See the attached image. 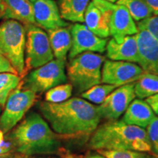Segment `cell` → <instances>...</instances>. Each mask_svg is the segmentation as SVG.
Returning a JSON list of instances; mask_svg holds the SVG:
<instances>
[{"instance_id": "e575fe53", "label": "cell", "mask_w": 158, "mask_h": 158, "mask_svg": "<svg viewBox=\"0 0 158 158\" xmlns=\"http://www.w3.org/2000/svg\"><path fill=\"white\" fill-rule=\"evenodd\" d=\"M4 140V135H3V132L0 130V144L3 142Z\"/></svg>"}, {"instance_id": "f1b7e54d", "label": "cell", "mask_w": 158, "mask_h": 158, "mask_svg": "<svg viewBox=\"0 0 158 158\" xmlns=\"http://www.w3.org/2000/svg\"><path fill=\"white\" fill-rule=\"evenodd\" d=\"M146 102L149 105L155 114H157L158 116V94L147 98Z\"/></svg>"}, {"instance_id": "603a6c76", "label": "cell", "mask_w": 158, "mask_h": 158, "mask_svg": "<svg viewBox=\"0 0 158 158\" xmlns=\"http://www.w3.org/2000/svg\"><path fill=\"white\" fill-rule=\"evenodd\" d=\"M116 88L115 86L110 84H98L83 92L81 96L89 102L100 105Z\"/></svg>"}, {"instance_id": "f546056e", "label": "cell", "mask_w": 158, "mask_h": 158, "mask_svg": "<svg viewBox=\"0 0 158 158\" xmlns=\"http://www.w3.org/2000/svg\"><path fill=\"white\" fill-rule=\"evenodd\" d=\"M152 10L153 14L158 15V0H143Z\"/></svg>"}, {"instance_id": "83f0119b", "label": "cell", "mask_w": 158, "mask_h": 158, "mask_svg": "<svg viewBox=\"0 0 158 158\" xmlns=\"http://www.w3.org/2000/svg\"><path fill=\"white\" fill-rule=\"evenodd\" d=\"M12 73L18 74L9 61L0 53V73Z\"/></svg>"}, {"instance_id": "74e56055", "label": "cell", "mask_w": 158, "mask_h": 158, "mask_svg": "<svg viewBox=\"0 0 158 158\" xmlns=\"http://www.w3.org/2000/svg\"><path fill=\"white\" fill-rule=\"evenodd\" d=\"M0 113H1V108H0Z\"/></svg>"}, {"instance_id": "2e32d148", "label": "cell", "mask_w": 158, "mask_h": 158, "mask_svg": "<svg viewBox=\"0 0 158 158\" xmlns=\"http://www.w3.org/2000/svg\"><path fill=\"white\" fill-rule=\"evenodd\" d=\"M124 114L122 121L130 125L137 126L143 129L147 128L156 116L149 105L146 100L141 99L133 100Z\"/></svg>"}, {"instance_id": "9c48e42d", "label": "cell", "mask_w": 158, "mask_h": 158, "mask_svg": "<svg viewBox=\"0 0 158 158\" xmlns=\"http://www.w3.org/2000/svg\"><path fill=\"white\" fill-rule=\"evenodd\" d=\"M135 82L130 83L115 89L98 106L101 118L108 121L117 120L126 111L129 105L135 98Z\"/></svg>"}, {"instance_id": "cb8c5ba5", "label": "cell", "mask_w": 158, "mask_h": 158, "mask_svg": "<svg viewBox=\"0 0 158 158\" xmlns=\"http://www.w3.org/2000/svg\"><path fill=\"white\" fill-rule=\"evenodd\" d=\"M73 86L70 84H63L47 91L45 96L46 102L59 103L68 100L72 95Z\"/></svg>"}, {"instance_id": "8d00e7d4", "label": "cell", "mask_w": 158, "mask_h": 158, "mask_svg": "<svg viewBox=\"0 0 158 158\" xmlns=\"http://www.w3.org/2000/svg\"><path fill=\"white\" fill-rule=\"evenodd\" d=\"M29 1H30L31 3H33V2H35L36 1V0H29Z\"/></svg>"}, {"instance_id": "836d02e7", "label": "cell", "mask_w": 158, "mask_h": 158, "mask_svg": "<svg viewBox=\"0 0 158 158\" xmlns=\"http://www.w3.org/2000/svg\"><path fill=\"white\" fill-rule=\"evenodd\" d=\"M24 158H27V157H24ZM62 158H82V157L81 156L76 155H65L64 157H63Z\"/></svg>"}, {"instance_id": "484cf974", "label": "cell", "mask_w": 158, "mask_h": 158, "mask_svg": "<svg viewBox=\"0 0 158 158\" xmlns=\"http://www.w3.org/2000/svg\"><path fill=\"white\" fill-rule=\"evenodd\" d=\"M147 133L152 146V152L158 155V116H155L147 127Z\"/></svg>"}, {"instance_id": "4dcf8cb0", "label": "cell", "mask_w": 158, "mask_h": 158, "mask_svg": "<svg viewBox=\"0 0 158 158\" xmlns=\"http://www.w3.org/2000/svg\"><path fill=\"white\" fill-rule=\"evenodd\" d=\"M10 149V146L9 143H5L2 142L0 144V155L7 153Z\"/></svg>"}, {"instance_id": "7c38bea8", "label": "cell", "mask_w": 158, "mask_h": 158, "mask_svg": "<svg viewBox=\"0 0 158 158\" xmlns=\"http://www.w3.org/2000/svg\"><path fill=\"white\" fill-rule=\"evenodd\" d=\"M72 35V45L69 51L70 59L84 52H99L106 51L108 41L106 38L97 36L82 23H75L70 26Z\"/></svg>"}, {"instance_id": "4fadbf2b", "label": "cell", "mask_w": 158, "mask_h": 158, "mask_svg": "<svg viewBox=\"0 0 158 158\" xmlns=\"http://www.w3.org/2000/svg\"><path fill=\"white\" fill-rule=\"evenodd\" d=\"M35 23L46 30L68 27L61 17L59 10L54 0H36L32 3Z\"/></svg>"}, {"instance_id": "3957f363", "label": "cell", "mask_w": 158, "mask_h": 158, "mask_svg": "<svg viewBox=\"0 0 158 158\" xmlns=\"http://www.w3.org/2000/svg\"><path fill=\"white\" fill-rule=\"evenodd\" d=\"M93 150H133L152 152V146L143 128L122 120L108 121L98 126L89 141Z\"/></svg>"}, {"instance_id": "44dd1931", "label": "cell", "mask_w": 158, "mask_h": 158, "mask_svg": "<svg viewBox=\"0 0 158 158\" xmlns=\"http://www.w3.org/2000/svg\"><path fill=\"white\" fill-rule=\"evenodd\" d=\"M116 4L125 7L133 19L138 22L153 15L152 10L143 0H118Z\"/></svg>"}, {"instance_id": "5b68a950", "label": "cell", "mask_w": 158, "mask_h": 158, "mask_svg": "<svg viewBox=\"0 0 158 158\" xmlns=\"http://www.w3.org/2000/svg\"><path fill=\"white\" fill-rule=\"evenodd\" d=\"M26 28L15 20H6L0 24V53L10 63L19 76L25 72Z\"/></svg>"}, {"instance_id": "ac0fdd59", "label": "cell", "mask_w": 158, "mask_h": 158, "mask_svg": "<svg viewBox=\"0 0 158 158\" xmlns=\"http://www.w3.org/2000/svg\"><path fill=\"white\" fill-rule=\"evenodd\" d=\"M47 31L54 56L56 59L66 61L67 54L72 45L70 27H60Z\"/></svg>"}, {"instance_id": "ba28073f", "label": "cell", "mask_w": 158, "mask_h": 158, "mask_svg": "<svg viewBox=\"0 0 158 158\" xmlns=\"http://www.w3.org/2000/svg\"><path fill=\"white\" fill-rule=\"evenodd\" d=\"M36 94L28 89H15L10 94L0 117V130L6 133L11 130L33 106Z\"/></svg>"}, {"instance_id": "277c9868", "label": "cell", "mask_w": 158, "mask_h": 158, "mask_svg": "<svg viewBox=\"0 0 158 158\" xmlns=\"http://www.w3.org/2000/svg\"><path fill=\"white\" fill-rule=\"evenodd\" d=\"M104 56L94 52H84L70 59L68 78L76 93L82 94L102 83Z\"/></svg>"}, {"instance_id": "d6a6232c", "label": "cell", "mask_w": 158, "mask_h": 158, "mask_svg": "<svg viewBox=\"0 0 158 158\" xmlns=\"http://www.w3.org/2000/svg\"><path fill=\"white\" fill-rule=\"evenodd\" d=\"M5 14V4L4 0H0V19L3 18Z\"/></svg>"}, {"instance_id": "d590c367", "label": "cell", "mask_w": 158, "mask_h": 158, "mask_svg": "<svg viewBox=\"0 0 158 158\" xmlns=\"http://www.w3.org/2000/svg\"><path fill=\"white\" fill-rule=\"evenodd\" d=\"M104 1L109 2H111V3H115V2H116L118 1V0H104Z\"/></svg>"}, {"instance_id": "9a60e30c", "label": "cell", "mask_w": 158, "mask_h": 158, "mask_svg": "<svg viewBox=\"0 0 158 158\" xmlns=\"http://www.w3.org/2000/svg\"><path fill=\"white\" fill-rule=\"evenodd\" d=\"M110 35L119 42L124 37L134 35L138 29L135 21L125 7L114 4L109 22Z\"/></svg>"}, {"instance_id": "30bf717a", "label": "cell", "mask_w": 158, "mask_h": 158, "mask_svg": "<svg viewBox=\"0 0 158 158\" xmlns=\"http://www.w3.org/2000/svg\"><path fill=\"white\" fill-rule=\"evenodd\" d=\"M143 73L135 63L124 61H104L102 69V83L116 87L135 82Z\"/></svg>"}, {"instance_id": "4316f807", "label": "cell", "mask_w": 158, "mask_h": 158, "mask_svg": "<svg viewBox=\"0 0 158 158\" xmlns=\"http://www.w3.org/2000/svg\"><path fill=\"white\" fill-rule=\"evenodd\" d=\"M138 29L147 30L154 38L158 41V15L151 16L139 21L137 24Z\"/></svg>"}, {"instance_id": "7a4b0ae2", "label": "cell", "mask_w": 158, "mask_h": 158, "mask_svg": "<svg viewBox=\"0 0 158 158\" xmlns=\"http://www.w3.org/2000/svg\"><path fill=\"white\" fill-rule=\"evenodd\" d=\"M19 153L26 157L48 155L61 151V142L47 122L39 114L30 113L10 134Z\"/></svg>"}, {"instance_id": "d4e9b609", "label": "cell", "mask_w": 158, "mask_h": 158, "mask_svg": "<svg viewBox=\"0 0 158 158\" xmlns=\"http://www.w3.org/2000/svg\"><path fill=\"white\" fill-rule=\"evenodd\" d=\"M97 152L106 158H155L150 154L133 150H97Z\"/></svg>"}, {"instance_id": "e0dca14e", "label": "cell", "mask_w": 158, "mask_h": 158, "mask_svg": "<svg viewBox=\"0 0 158 158\" xmlns=\"http://www.w3.org/2000/svg\"><path fill=\"white\" fill-rule=\"evenodd\" d=\"M5 14L3 18L24 23L36 24L32 3L29 0H4Z\"/></svg>"}, {"instance_id": "52a82bcc", "label": "cell", "mask_w": 158, "mask_h": 158, "mask_svg": "<svg viewBox=\"0 0 158 158\" xmlns=\"http://www.w3.org/2000/svg\"><path fill=\"white\" fill-rule=\"evenodd\" d=\"M25 28L26 72L47 64L54 56L45 31L35 24H25Z\"/></svg>"}, {"instance_id": "d6986e66", "label": "cell", "mask_w": 158, "mask_h": 158, "mask_svg": "<svg viewBox=\"0 0 158 158\" xmlns=\"http://www.w3.org/2000/svg\"><path fill=\"white\" fill-rule=\"evenodd\" d=\"M90 0H59V10L62 19L84 23V15Z\"/></svg>"}, {"instance_id": "1f68e13d", "label": "cell", "mask_w": 158, "mask_h": 158, "mask_svg": "<svg viewBox=\"0 0 158 158\" xmlns=\"http://www.w3.org/2000/svg\"><path fill=\"white\" fill-rule=\"evenodd\" d=\"M85 158H106V157H105L104 156L100 155V154H99L98 152H95V153L88 154V155L85 157Z\"/></svg>"}, {"instance_id": "8fae6325", "label": "cell", "mask_w": 158, "mask_h": 158, "mask_svg": "<svg viewBox=\"0 0 158 158\" xmlns=\"http://www.w3.org/2000/svg\"><path fill=\"white\" fill-rule=\"evenodd\" d=\"M114 3L104 0H92L84 15L86 27L97 36L107 38L110 36L109 22Z\"/></svg>"}, {"instance_id": "5bb4252c", "label": "cell", "mask_w": 158, "mask_h": 158, "mask_svg": "<svg viewBox=\"0 0 158 158\" xmlns=\"http://www.w3.org/2000/svg\"><path fill=\"white\" fill-rule=\"evenodd\" d=\"M107 57L110 60L138 63L139 53L136 35L124 37L118 42L110 39L106 45Z\"/></svg>"}, {"instance_id": "8992f818", "label": "cell", "mask_w": 158, "mask_h": 158, "mask_svg": "<svg viewBox=\"0 0 158 158\" xmlns=\"http://www.w3.org/2000/svg\"><path fill=\"white\" fill-rule=\"evenodd\" d=\"M67 81L65 61L56 59L31 71L23 79L21 87L35 94L43 93L58 85L65 84Z\"/></svg>"}, {"instance_id": "7402d4cb", "label": "cell", "mask_w": 158, "mask_h": 158, "mask_svg": "<svg viewBox=\"0 0 158 158\" xmlns=\"http://www.w3.org/2000/svg\"><path fill=\"white\" fill-rule=\"evenodd\" d=\"M21 83V77L12 73H0V106H4L10 94L17 89Z\"/></svg>"}, {"instance_id": "6da1fadb", "label": "cell", "mask_w": 158, "mask_h": 158, "mask_svg": "<svg viewBox=\"0 0 158 158\" xmlns=\"http://www.w3.org/2000/svg\"><path fill=\"white\" fill-rule=\"evenodd\" d=\"M38 108L53 131L64 138L90 135L101 120L98 106L79 98H69L59 103L41 102Z\"/></svg>"}, {"instance_id": "ffe728a7", "label": "cell", "mask_w": 158, "mask_h": 158, "mask_svg": "<svg viewBox=\"0 0 158 158\" xmlns=\"http://www.w3.org/2000/svg\"><path fill=\"white\" fill-rule=\"evenodd\" d=\"M134 90L135 96L141 100L158 94V76L143 71L135 83Z\"/></svg>"}]
</instances>
